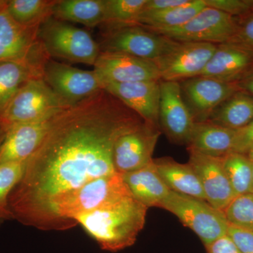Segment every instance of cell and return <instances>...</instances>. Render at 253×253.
Returning a JSON list of instances; mask_svg holds the SVG:
<instances>
[{"mask_svg":"<svg viewBox=\"0 0 253 253\" xmlns=\"http://www.w3.org/2000/svg\"><path fill=\"white\" fill-rule=\"evenodd\" d=\"M144 121L105 90L56 116L44 140L27 161L9 196L14 219L42 230L55 199L116 172L113 150L123 134Z\"/></svg>","mask_w":253,"mask_h":253,"instance_id":"cell-1","label":"cell"},{"mask_svg":"<svg viewBox=\"0 0 253 253\" xmlns=\"http://www.w3.org/2000/svg\"><path fill=\"white\" fill-rule=\"evenodd\" d=\"M149 208L131 195L75 218L104 251L117 252L135 244Z\"/></svg>","mask_w":253,"mask_h":253,"instance_id":"cell-2","label":"cell"},{"mask_svg":"<svg viewBox=\"0 0 253 253\" xmlns=\"http://www.w3.org/2000/svg\"><path fill=\"white\" fill-rule=\"evenodd\" d=\"M131 195L122 174L101 176L77 189L65 193L50 205L43 231H62L77 225L75 218Z\"/></svg>","mask_w":253,"mask_h":253,"instance_id":"cell-3","label":"cell"},{"mask_svg":"<svg viewBox=\"0 0 253 253\" xmlns=\"http://www.w3.org/2000/svg\"><path fill=\"white\" fill-rule=\"evenodd\" d=\"M38 36L51 59L94 66L101 54L99 43L87 31L53 16L41 25Z\"/></svg>","mask_w":253,"mask_h":253,"instance_id":"cell-4","label":"cell"},{"mask_svg":"<svg viewBox=\"0 0 253 253\" xmlns=\"http://www.w3.org/2000/svg\"><path fill=\"white\" fill-rule=\"evenodd\" d=\"M101 52L121 53L155 61L178 42L158 34L139 24L101 26Z\"/></svg>","mask_w":253,"mask_h":253,"instance_id":"cell-5","label":"cell"},{"mask_svg":"<svg viewBox=\"0 0 253 253\" xmlns=\"http://www.w3.org/2000/svg\"><path fill=\"white\" fill-rule=\"evenodd\" d=\"M159 208L174 214L199 236L206 248L227 234L229 224L224 213L204 200L170 191Z\"/></svg>","mask_w":253,"mask_h":253,"instance_id":"cell-6","label":"cell"},{"mask_svg":"<svg viewBox=\"0 0 253 253\" xmlns=\"http://www.w3.org/2000/svg\"><path fill=\"white\" fill-rule=\"evenodd\" d=\"M43 78L28 81L0 113V121L7 131L11 126L33 122L70 107Z\"/></svg>","mask_w":253,"mask_h":253,"instance_id":"cell-7","label":"cell"},{"mask_svg":"<svg viewBox=\"0 0 253 253\" xmlns=\"http://www.w3.org/2000/svg\"><path fill=\"white\" fill-rule=\"evenodd\" d=\"M238 28L234 16L206 6L181 27L154 32L180 42L219 44L229 42Z\"/></svg>","mask_w":253,"mask_h":253,"instance_id":"cell-8","label":"cell"},{"mask_svg":"<svg viewBox=\"0 0 253 253\" xmlns=\"http://www.w3.org/2000/svg\"><path fill=\"white\" fill-rule=\"evenodd\" d=\"M39 29L18 25L8 12L6 0H0V61H25L44 66L51 58L40 41Z\"/></svg>","mask_w":253,"mask_h":253,"instance_id":"cell-9","label":"cell"},{"mask_svg":"<svg viewBox=\"0 0 253 253\" xmlns=\"http://www.w3.org/2000/svg\"><path fill=\"white\" fill-rule=\"evenodd\" d=\"M43 79L70 106L104 90V83L94 70L84 71L52 59L44 65Z\"/></svg>","mask_w":253,"mask_h":253,"instance_id":"cell-10","label":"cell"},{"mask_svg":"<svg viewBox=\"0 0 253 253\" xmlns=\"http://www.w3.org/2000/svg\"><path fill=\"white\" fill-rule=\"evenodd\" d=\"M217 44L180 42L154 61L161 81L181 82L200 76L211 59Z\"/></svg>","mask_w":253,"mask_h":253,"instance_id":"cell-11","label":"cell"},{"mask_svg":"<svg viewBox=\"0 0 253 253\" xmlns=\"http://www.w3.org/2000/svg\"><path fill=\"white\" fill-rule=\"evenodd\" d=\"M159 126L174 144H189L196 121L178 82H160Z\"/></svg>","mask_w":253,"mask_h":253,"instance_id":"cell-12","label":"cell"},{"mask_svg":"<svg viewBox=\"0 0 253 253\" xmlns=\"http://www.w3.org/2000/svg\"><path fill=\"white\" fill-rule=\"evenodd\" d=\"M161 134L159 128L144 122L134 130L121 136L113 150V165L116 172L123 174L132 172L152 162Z\"/></svg>","mask_w":253,"mask_h":253,"instance_id":"cell-13","label":"cell"},{"mask_svg":"<svg viewBox=\"0 0 253 253\" xmlns=\"http://www.w3.org/2000/svg\"><path fill=\"white\" fill-rule=\"evenodd\" d=\"M179 83L183 98L196 122L207 121L214 110L240 90L237 83H227L202 76Z\"/></svg>","mask_w":253,"mask_h":253,"instance_id":"cell-14","label":"cell"},{"mask_svg":"<svg viewBox=\"0 0 253 253\" xmlns=\"http://www.w3.org/2000/svg\"><path fill=\"white\" fill-rule=\"evenodd\" d=\"M63 110L9 128L0 145V165L27 161L41 146L55 118Z\"/></svg>","mask_w":253,"mask_h":253,"instance_id":"cell-15","label":"cell"},{"mask_svg":"<svg viewBox=\"0 0 253 253\" xmlns=\"http://www.w3.org/2000/svg\"><path fill=\"white\" fill-rule=\"evenodd\" d=\"M94 70L104 83L161 81L156 63L121 53L101 52Z\"/></svg>","mask_w":253,"mask_h":253,"instance_id":"cell-16","label":"cell"},{"mask_svg":"<svg viewBox=\"0 0 253 253\" xmlns=\"http://www.w3.org/2000/svg\"><path fill=\"white\" fill-rule=\"evenodd\" d=\"M189 164L199 176L206 201L223 211L236 195L222 166V157H212L189 149Z\"/></svg>","mask_w":253,"mask_h":253,"instance_id":"cell-17","label":"cell"},{"mask_svg":"<svg viewBox=\"0 0 253 253\" xmlns=\"http://www.w3.org/2000/svg\"><path fill=\"white\" fill-rule=\"evenodd\" d=\"M160 82L106 83L104 90L119 99L142 118L144 122L160 128Z\"/></svg>","mask_w":253,"mask_h":253,"instance_id":"cell-18","label":"cell"},{"mask_svg":"<svg viewBox=\"0 0 253 253\" xmlns=\"http://www.w3.org/2000/svg\"><path fill=\"white\" fill-rule=\"evenodd\" d=\"M253 62V51L233 43H223L217 44L200 76L227 83H238L247 75Z\"/></svg>","mask_w":253,"mask_h":253,"instance_id":"cell-19","label":"cell"},{"mask_svg":"<svg viewBox=\"0 0 253 253\" xmlns=\"http://www.w3.org/2000/svg\"><path fill=\"white\" fill-rule=\"evenodd\" d=\"M122 176L131 196L147 208H159L170 191L158 174L154 161L141 169L125 173Z\"/></svg>","mask_w":253,"mask_h":253,"instance_id":"cell-20","label":"cell"},{"mask_svg":"<svg viewBox=\"0 0 253 253\" xmlns=\"http://www.w3.org/2000/svg\"><path fill=\"white\" fill-rule=\"evenodd\" d=\"M236 130L212 123L196 122L189 141V149L221 158L232 152Z\"/></svg>","mask_w":253,"mask_h":253,"instance_id":"cell-21","label":"cell"},{"mask_svg":"<svg viewBox=\"0 0 253 253\" xmlns=\"http://www.w3.org/2000/svg\"><path fill=\"white\" fill-rule=\"evenodd\" d=\"M154 162L170 191L206 201L199 176L189 163L182 164L169 157L154 159Z\"/></svg>","mask_w":253,"mask_h":253,"instance_id":"cell-22","label":"cell"},{"mask_svg":"<svg viewBox=\"0 0 253 253\" xmlns=\"http://www.w3.org/2000/svg\"><path fill=\"white\" fill-rule=\"evenodd\" d=\"M44 66L25 61H0V113L28 81L43 78Z\"/></svg>","mask_w":253,"mask_h":253,"instance_id":"cell-23","label":"cell"},{"mask_svg":"<svg viewBox=\"0 0 253 253\" xmlns=\"http://www.w3.org/2000/svg\"><path fill=\"white\" fill-rule=\"evenodd\" d=\"M52 16L86 27H101L105 23V0H57Z\"/></svg>","mask_w":253,"mask_h":253,"instance_id":"cell-24","label":"cell"},{"mask_svg":"<svg viewBox=\"0 0 253 253\" xmlns=\"http://www.w3.org/2000/svg\"><path fill=\"white\" fill-rule=\"evenodd\" d=\"M204 0H190L187 4L161 11H142L136 24L150 31H158L181 27L206 7Z\"/></svg>","mask_w":253,"mask_h":253,"instance_id":"cell-25","label":"cell"},{"mask_svg":"<svg viewBox=\"0 0 253 253\" xmlns=\"http://www.w3.org/2000/svg\"><path fill=\"white\" fill-rule=\"evenodd\" d=\"M253 121V96L239 90L214 110L207 121L238 130Z\"/></svg>","mask_w":253,"mask_h":253,"instance_id":"cell-26","label":"cell"},{"mask_svg":"<svg viewBox=\"0 0 253 253\" xmlns=\"http://www.w3.org/2000/svg\"><path fill=\"white\" fill-rule=\"evenodd\" d=\"M57 0H6V9L20 26L40 28L46 19L52 16Z\"/></svg>","mask_w":253,"mask_h":253,"instance_id":"cell-27","label":"cell"},{"mask_svg":"<svg viewBox=\"0 0 253 253\" xmlns=\"http://www.w3.org/2000/svg\"><path fill=\"white\" fill-rule=\"evenodd\" d=\"M222 166L236 196L253 193V162L246 155L229 153L222 157Z\"/></svg>","mask_w":253,"mask_h":253,"instance_id":"cell-28","label":"cell"},{"mask_svg":"<svg viewBox=\"0 0 253 253\" xmlns=\"http://www.w3.org/2000/svg\"><path fill=\"white\" fill-rule=\"evenodd\" d=\"M27 161L0 165V226L14 219L10 211L9 196L24 174Z\"/></svg>","mask_w":253,"mask_h":253,"instance_id":"cell-29","label":"cell"},{"mask_svg":"<svg viewBox=\"0 0 253 253\" xmlns=\"http://www.w3.org/2000/svg\"><path fill=\"white\" fill-rule=\"evenodd\" d=\"M146 0H105V23L102 26L136 24Z\"/></svg>","mask_w":253,"mask_h":253,"instance_id":"cell-30","label":"cell"},{"mask_svg":"<svg viewBox=\"0 0 253 253\" xmlns=\"http://www.w3.org/2000/svg\"><path fill=\"white\" fill-rule=\"evenodd\" d=\"M223 213L229 225L253 230V193L236 196Z\"/></svg>","mask_w":253,"mask_h":253,"instance_id":"cell-31","label":"cell"},{"mask_svg":"<svg viewBox=\"0 0 253 253\" xmlns=\"http://www.w3.org/2000/svg\"><path fill=\"white\" fill-rule=\"evenodd\" d=\"M204 2L206 6L232 16L245 14L253 10V0H204Z\"/></svg>","mask_w":253,"mask_h":253,"instance_id":"cell-32","label":"cell"},{"mask_svg":"<svg viewBox=\"0 0 253 253\" xmlns=\"http://www.w3.org/2000/svg\"><path fill=\"white\" fill-rule=\"evenodd\" d=\"M227 235L235 244L241 253H253V230L229 226Z\"/></svg>","mask_w":253,"mask_h":253,"instance_id":"cell-33","label":"cell"},{"mask_svg":"<svg viewBox=\"0 0 253 253\" xmlns=\"http://www.w3.org/2000/svg\"><path fill=\"white\" fill-rule=\"evenodd\" d=\"M253 146V121L244 127L236 130L232 152L247 154Z\"/></svg>","mask_w":253,"mask_h":253,"instance_id":"cell-34","label":"cell"},{"mask_svg":"<svg viewBox=\"0 0 253 253\" xmlns=\"http://www.w3.org/2000/svg\"><path fill=\"white\" fill-rule=\"evenodd\" d=\"M229 42L253 52V15L243 26H239L235 36Z\"/></svg>","mask_w":253,"mask_h":253,"instance_id":"cell-35","label":"cell"},{"mask_svg":"<svg viewBox=\"0 0 253 253\" xmlns=\"http://www.w3.org/2000/svg\"><path fill=\"white\" fill-rule=\"evenodd\" d=\"M208 253H241L233 240L226 234L206 247Z\"/></svg>","mask_w":253,"mask_h":253,"instance_id":"cell-36","label":"cell"},{"mask_svg":"<svg viewBox=\"0 0 253 253\" xmlns=\"http://www.w3.org/2000/svg\"><path fill=\"white\" fill-rule=\"evenodd\" d=\"M190 0H146L142 11H161L187 4Z\"/></svg>","mask_w":253,"mask_h":253,"instance_id":"cell-37","label":"cell"},{"mask_svg":"<svg viewBox=\"0 0 253 253\" xmlns=\"http://www.w3.org/2000/svg\"><path fill=\"white\" fill-rule=\"evenodd\" d=\"M237 83L240 90L253 96V73L245 76Z\"/></svg>","mask_w":253,"mask_h":253,"instance_id":"cell-38","label":"cell"},{"mask_svg":"<svg viewBox=\"0 0 253 253\" xmlns=\"http://www.w3.org/2000/svg\"><path fill=\"white\" fill-rule=\"evenodd\" d=\"M6 131L5 130L4 126L1 124V121H0V145L2 143L4 140L5 135H6Z\"/></svg>","mask_w":253,"mask_h":253,"instance_id":"cell-39","label":"cell"},{"mask_svg":"<svg viewBox=\"0 0 253 253\" xmlns=\"http://www.w3.org/2000/svg\"><path fill=\"white\" fill-rule=\"evenodd\" d=\"M246 156H247L248 158H249V159L253 162V146L249 149V151H248L247 154H246Z\"/></svg>","mask_w":253,"mask_h":253,"instance_id":"cell-40","label":"cell"},{"mask_svg":"<svg viewBox=\"0 0 253 253\" xmlns=\"http://www.w3.org/2000/svg\"></svg>","mask_w":253,"mask_h":253,"instance_id":"cell-41","label":"cell"}]
</instances>
